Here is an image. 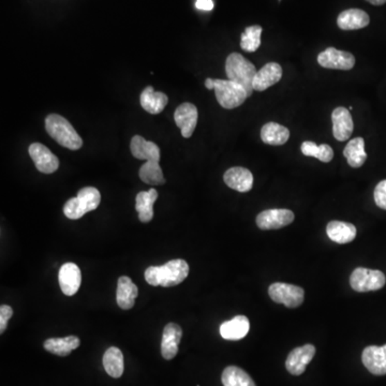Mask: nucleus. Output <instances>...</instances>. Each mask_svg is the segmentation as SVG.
<instances>
[{
  "instance_id": "1",
  "label": "nucleus",
  "mask_w": 386,
  "mask_h": 386,
  "mask_svg": "<svg viewBox=\"0 0 386 386\" xmlns=\"http://www.w3.org/2000/svg\"><path fill=\"white\" fill-rule=\"evenodd\" d=\"M188 263L181 259L169 261L163 266H150L145 270V280L150 286H178L188 277Z\"/></svg>"
},
{
  "instance_id": "2",
  "label": "nucleus",
  "mask_w": 386,
  "mask_h": 386,
  "mask_svg": "<svg viewBox=\"0 0 386 386\" xmlns=\"http://www.w3.org/2000/svg\"><path fill=\"white\" fill-rule=\"evenodd\" d=\"M226 72L228 80L235 82L241 85L247 91V95L250 97L253 91V80H255L257 69L255 64L246 59L239 53H232L228 56L226 62Z\"/></svg>"
},
{
  "instance_id": "3",
  "label": "nucleus",
  "mask_w": 386,
  "mask_h": 386,
  "mask_svg": "<svg viewBox=\"0 0 386 386\" xmlns=\"http://www.w3.org/2000/svg\"><path fill=\"white\" fill-rule=\"evenodd\" d=\"M46 132L64 147L77 150L83 146V140L75 129L60 115H48L46 120Z\"/></svg>"
},
{
  "instance_id": "4",
  "label": "nucleus",
  "mask_w": 386,
  "mask_h": 386,
  "mask_svg": "<svg viewBox=\"0 0 386 386\" xmlns=\"http://www.w3.org/2000/svg\"><path fill=\"white\" fill-rule=\"evenodd\" d=\"M101 202V194L95 187H85L81 189L75 198L70 199L64 206L66 217L77 220L87 212L98 208Z\"/></svg>"
},
{
  "instance_id": "5",
  "label": "nucleus",
  "mask_w": 386,
  "mask_h": 386,
  "mask_svg": "<svg viewBox=\"0 0 386 386\" xmlns=\"http://www.w3.org/2000/svg\"><path fill=\"white\" fill-rule=\"evenodd\" d=\"M214 89L218 102L228 110L239 107L248 98L245 89L230 80H214Z\"/></svg>"
},
{
  "instance_id": "6",
  "label": "nucleus",
  "mask_w": 386,
  "mask_h": 386,
  "mask_svg": "<svg viewBox=\"0 0 386 386\" xmlns=\"http://www.w3.org/2000/svg\"><path fill=\"white\" fill-rule=\"evenodd\" d=\"M386 278L383 273L377 270H368L358 267L350 277L351 288L356 292L377 291L385 286Z\"/></svg>"
},
{
  "instance_id": "7",
  "label": "nucleus",
  "mask_w": 386,
  "mask_h": 386,
  "mask_svg": "<svg viewBox=\"0 0 386 386\" xmlns=\"http://www.w3.org/2000/svg\"><path fill=\"white\" fill-rule=\"evenodd\" d=\"M268 294L275 303L284 304L288 308H296L302 305L305 292L300 286L276 282L268 288Z\"/></svg>"
},
{
  "instance_id": "8",
  "label": "nucleus",
  "mask_w": 386,
  "mask_h": 386,
  "mask_svg": "<svg viewBox=\"0 0 386 386\" xmlns=\"http://www.w3.org/2000/svg\"><path fill=\"white\" fill-rule=\"evenodd\" d=\"M318 62L327 69L351 70L356 64V58L351 53L329 48L320 53Z\"/></svg>"
},
{
  "instance_id": "9",
  "label": "nucleus",
  "mask_w": 386,
  "mask_h": 386,
  "mask_svg": "<svg viewBox=\"0 0 386 386\" xmlns=\"http://www.w3.org/2000/svg\"><path fill=\"white\" fill-rule=\"evenodd\" d=\"M294 220L292 210L275 208L267 210L257 214V224L261 230H277L286 227Z\"/></svg>"
},
{
  "instance_id": "10",
  "label": "nucleus",
  "mask_w": 386,
  "mask_h": 386,
  "mask_svg": "<svg viewBox=\"0 0 386 386\" xmlns=\"http://www.w3.org/2000/svg\"><path fill=\"white\" fill-rule=\"evenodd\" d=\"M29 155L34 160L37 169L44 174H52L59 167V160L46 146L33 143L28 148Z\"/></svg>"
},
{
  "instance_id": "11",
  "label": "nucleus",
  "mask_w": 386,
  "mask_h": 386,
  "mask_svg": "<svg viewBox=\"0 0 386 386\" xmlns=\"http://www.w3.org/2000/svg\"><path fill=\"white\" fill-rule=\"evenodd\" d=\"M315 348L313 344H305L294 349L286 358V370L293 376H300L305 371L307 365L315 358Z\"/></svg>"
},
{
  "instance_id": "12",
  "label": "nucleus",
  "mask_w": 386,
  "mask_h": 386,
  "mask_svg": "<svg viewBox=\"0 0 386 386\" xmlns=\"http://www.w3.org/2000/svg\"><path fill=\"white\" fill-rule=\"evenodd\" d=\"M174 120L178 128H181V136L189 138L198 124V109L192 103H183L175 111Z\"/></svg>"
},
{
  "instance_id": "13",
  "label": "nucleus",
  "mask_w": 386,
  "mask_h": 386,
  "mask_svg": "<svg viewBox=\"0 0 386 386\" xmlns=\"http://www.w3.org/2000/svg\"><path fill=\"white\" fill-rule=\"evenodd\" d=\"M58 282L64 295L77 294L82 284V274L79 266L74 263H66L60 267Z\"/></svg>"
},
{
  "instance_id": "14",
  "label": "nucleus",
  "mask_w": 386,
  "mask_h": 386,
  "mask_svg": "<svg viewBox=\"0 0 386 386\" xmlns=\"http://www.w3.org/2000/svg\"><path fill=\"white\" fill-rule=\"evenodd\" d=\"M362 364L372 374H386V344L383 347L369 346L362 351Z\"/></svg>"
},
{
  "instance_id": "15",
  "label": "nucleus",
  "mask_w": 386,
  "mask_h": 386,
  "mask_svg": "<svg viewBox=\"0 0 386 386\" xmlns=\"http://www.w3.org/2000/svg\"><path fill=\"white\" fill-rule=\"evenodd\" d=\"M224 183L239 192H248L253 186V175L248 169L235 167L224 173Z\"/></svg>"
},
{
  "instance_id": "16",
  "label": "nucleus",
  "mask_w": 386,
  "mask_h": 386,
  "mask_svg": "<svg viewBox=\"0 0 386 386\" xmlns=\"http://www.w3.org/2000/svg\"><path fill=\"white\" fill-rule=\"evenodd\" d=\"M331 120H333V134L335 138L340 142L349 140L354 128L350 111L347 110L346 107H337L333 111Z\"/></svg>"
},
{
  "instance_id": "17",
  "label": "nucleus",
  "mask_w": 386,
  "mask_h": 386,
  "mask_svg": "<svg viewBox=\"0 0 386 386\" xmlns=\"http://www.w3.org/2000/svg\"><path fill=\"white\" fill-rule=\"evenodd\" d=\"M282 77V68L277 62H268L259 70L253 80V89L257 91H266L270 86L278 83Z\"/></svg>"
},
{
  "instance_id": "18",
  "label": "nucleus",
  "mask_w": 386,
  "mask_h": 386,
  "mask_svg": "<svg viewBox=\"0 0 386 386\" xmlns=\"http://www.w3.org/2000/svg\"><path fill=\"white\" fill-rule=\"evenodd\" d=\"M181 336H183V331L176 323H169L165 327L163 341H161V354L163 358L169 360L177 356Z\"/></svg>"
},
{
  "instance_id": "19",
  "label": "nucleus",
  "mask_w": 386,
  "mask_h": 386,
  "mask_svg": "<svg viewBox=\"0 0 386 386\" xmlns=\"http://www.w3.org/2000/svg\"><path fill=\"white\" fill-rule=\"evenodd\" d=\"M250 329L248 318L237 315L220 325V335L226 340H241L245 338Z\"/></svg>"
},
{
  "instance_id": "20",
  "label": "nucleus",
  "mask_w": 386,
  "mask_h": 386,
  "mask_svg": "<svg viewBox=\"0 0 386 386\" xmlns=\"http://www.w3.org/2000/svg\"><path fill=\"white\" fill-rule=\"evenodd\" d=\"M132 155L136 159L146 160L150 163H159L160 148L154 142L146 141L141 136H134L130 144Z\"/></svg>"
},
{
  "instance_id": "21",
  "label": "nucleus",
  "mask_w": 386,
  "mask_h": 386,
  "mask_svg": "<svg viewBox=\"0 0 386 386\" xmlns=\"http://www.w3.org/2000/svg\"><path fill=\"white\" fill-rule=\"evenodd\" d=\"M138 295V288L131 279L122 276L117 282L116 300L122 309H131Z\"/></svg>"
},
{
  "instance_id": "22",
  "label": "nucleus",
  "mask_w": 386,
  "mask_h": 386,
  "mask_svg": "<svg viewBox=\"0 0 386 386\" xmlns=\"http://www.w3.org/2000/svg\"><path fill=\"white\" fill-rule=\"evenodd\" d=\"M369 21V15L362 10L349 9L339 15L337 24L342 30H356L367 27Z\"/></svg>"
},
{
  "instance_id": "23",
  "label": "nucleus",
  "mask_w": 386,
  "mask_h": 386,
  "mask_svg": "<svg viewBox=\"0 0 386 386\" xmlns=\"http://www.w3.org/2000/svg\"><path fill=\"white\" fill-rule=\"evenodd\" d=\"M169 98L165 93L155 91L151 86H147L141 93V105L150 114H159L165 110Z\"/></svg>"
},
{
  "instance_id": "24",
  "label": "nucleus",
  "mask_w": 386,
  "mask_h": 386,
  "mask_svg": "<svg viewBox=\"0 0 386 386\" xmlns=\"http://www.w3.org/2000/svg\"><path fill=\"white\" fill-rule=\"evenodd\" d=\"M327 236L337 243H348L356 237V228L352 223L343 221H331L327 224Z\"/></svg>"
},
{
  "instance_id": "25",
  "label": "nucleus",
  "mask_w": 386,
  "mask_h": 386,
  "mask_svg": "<svg viewBox=\"0 0 386 386\" xmlns=\"http://www.w3.org/2000/svg\"><path fill=\"white\" fill-rule=\"evenodd\" d=\"M158 198V192L156 189H150L149 191H142L138 193L136 199V210L138 212L140 221L149 222L154 218V203Z\"/></svg>"
},
{
  "instance_id": "26",
  "label": "nucleus",
  "mask_w": 386,
  "mask_h": 386,
  "mask_svg": "<svg viewBox=\"0 0 386 386\" xmlns=\"http://www.w3.org/2000/svg\"><path fill=\"white\" fill-rule=\"evenodd\" d=\"M80 344H81V341L77 336L50 338L44 342V349L55 356H68L72 351L79 348Z\"/></svg>"
},
{
  "instance_id": "27",
  "label": "nucleus",
  "mask_w": 386,
  "mask_h": 386,
  "mask_svg": "<svg viewBox=\"0 0 386 386\" xmlns=\"http://www.w3.org/2000/svg\"><path fill=\"white\" fill-rule=\"evenodd\" d=\"M290 138V131L286 127L277 122H268L263 126L261 130V138L268 145H284Z\"/></svg>"
},
{
  "instance_id": "28",
  "label": "nucleus",
  "mask_w": 386,
  "mask_h": 386,
  "mask_svg": "<svg viewBox=\"0 0 386 386\" xmlns=\"http://www.w3.org/2000/svg\"><path fill=\"white\" fill-rule=\"evenodd\" d=\"M103 366L109 376L115 379L122 377L124 374V356L116 347H111L103 356Z\"/></svg>"
},
{
  "instance_id": "29",
  "label": "nucleus",
  "mask_w": 386,
  "mask_h": 386,
  "mask_svg": "<svg viewBox=\"0 0 386 386\" xmlns=\"http://www.w3.org/2000/svg\"><path fill=\"white\" fill-rule=\"evenodd\" d=\"M343 156L348 160L350 167L356 169L362 167L367 160V154L365 151L364 138H356L349 141L346 148L343 149Z\"/></svg>"
},
{
  "instance_id": "30",
  "label": "nucleus",
  "mask_w": 386,
  "mask_h": 386,
  "mask_svg": "<svg viewBox=\"0 0 386 386\" xmlns=\"http://www.w3.org/2000/svg\"><path fill=\"white\" fill-rule=\"evenodd\" d=\"M221 381L223 386H255L252 378L236 366H229L223 370Z\"/></svg>"
},
{
  "instance_id": "31",
  "label": "nucleus",
  "mask_w": 386,
  "mask_h": 386,
  "mask_svg": "<svg viewBox=\"0 0 386 386\" xmlns=\"http://www.w3.org/2000/svg\"><path fill=\"white\" fill-rule=\"evenodd\" d=\"M138 175L145 184L151 185V186H159L165 183L163 169L160 167L159 163L147 161L142 165Z\"/></svg>"
},
{
  "instance_id": "32",
  "label": "nucleus",
  "mask_w": 386,
  "mask_h": 386,
  "mask_svg": "<svg viewBox=\"0 0 386 386\" xmlns=\"http://www.w3.org/2000/svg\"><path fill=\"white\" fill-rule=\"evenodd\" d=\"M262 27L259 25L247 27L241 34V48L246 52H255L261 46Z\"/></svg>"
},
{
  "instance_id": "33",
  "label": "nucleus",
  "mask_w": 386,
  "mask_h": 386,
  "mask_svg": "<svg viewBox=\"0 0 386 386\" xmlns=\"http://www.w3.org/2000/svg\"><path fill=\"white\" fill-rule=\"evenodd\" d=\"M374 202L382 210H386V179L380 181L374 189Z\"/></svg>"
},
{
  "instance_id": "34",
  "label": "nucleus",
  "mask_w": 386,
  "mask_h": 386,
  "mask_svg": "<svg viewBox=\"0 0 386 386\" xmlns=\"http://www.w3.org/2000/svg\"><path fill=\"white\" fill-rule=\"evenodd\" d=\"M13 315V309L8 305H3L0 307V333L3 334L7 329L8 321Z\"/></svg>"
},
{
  "instance_id": "35",
  "label": "nucleus",
  "mask_w": 386,
  "mask_h": 386,
  "mask_svg": "<svg viewBox=\"0 0 386 386\" xmlns=\"http://www.w3.org/2000/svg\"><path fill=\"white\" fill-rule=\"evenodd\" d=\"M334 158V150L331 149V146L327 144H322L319 145V156L318 159L322 163H331V159Z\"/></svg>"
},
{
  "instance_id": "36",
  "label": "nucleus",
  "mask_w": 386,
  "mask_h": 386,
  "mask_svg": "<svg viewBox=\"0 0 386 386\" xmlns=\"http://www.w3.org/2000/svg\"><path fill=\"white\" fill-rule=\"evenodd\" d=\"M300 150L303 155L307 156V157L317 158L319 156V145L313 143V142L306 141L302 144L300 146Z\"/></svg>"
},
{
  "instance_id": "37",
  "label": "nucleus",
  "mask_w": 386,
  "mask_h": 386,
  "mask_svg": "<svg viewBox=\"0 0 386 386\" xmlns=\"http://www.w3.org/2000/svg\"><path fill=\"white\" fill-rule=\"evenodd\" d=\"M196 8L204 11H212L214 9V3L212 0H196Z\"/></svg>"
},
{
  "instance_id": "38",
  "label": "nucleus",
  "mask_w": 386,
  "mask_h": 386,
  "mask_svg": "<svg viewBox=\"0 0 386 386\" xmlns=\"http://www.w3.org/2000/svg\"><path fill=\"white\" fill-rule=\"evenodd\" d=\"M205 86H206V89H214V80L210 79V77H208V79H206Z\"/></svg>"
},
{
  "instance_id": "39",
  "label": "nucleus",
  "mask_w": 386,
  "mask_h": 386,
  "mask_svg": "<svg viewBox=\"0 0 386 386\" xmlns=\"http://www.w3.org/2000/svg\"><path fill=\"white\" fill-rule=\"evenodd\" d=\"M367 1L374 6H382L386 3V0H367Z\"/></svg>"
}]
</instances>
